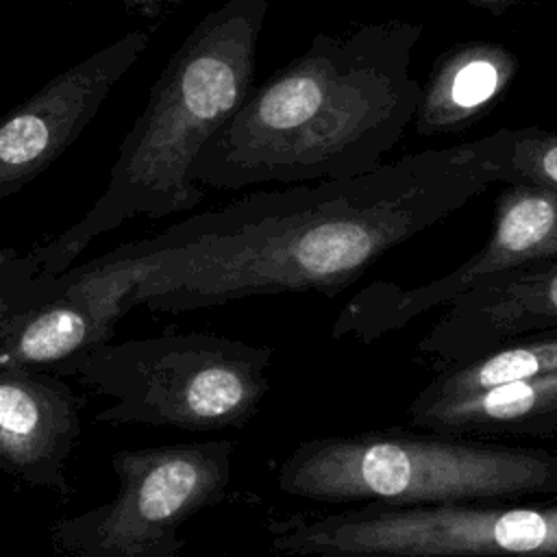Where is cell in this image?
<instances>
[{
  "label": "cell",
  "mask_w": 557,
  "mask_h": 557,
  "mask_svg": "<svg viewBox=\"0 0 557 557\" xmlns=\"http://www.w3.org/2000/svg\"><path fill=\"white\" fill-rule=\"evenodd\" d=\"M152 33L146 26L117 37L0 117V198L24 189L74 144Z\"/></svg>",
  "instance_id": "10"
},
{
  "label": "cell",
  "mask_w": 557,
  "mask_h": 557,
  "mask_svg": "<svg viewBox=\"0 0 557 557\" xmlns=\"http://www.w3.org/2000/svg\"><path fill=\"white\" fill-rule=\"evenodd\" d=\"M115 2L124 4L133 13H139L141 17L154 20V17H161L170 7L178 4L181 0H115Z\"/></svg>",
  "instance_id": "17"
},
{
  "label": "cell",
  "mask_w": 557,
  "mask_h": 557,
  "mask_svg": "<svg viewBox=\"0 0 557 557\" xmlns=\"http://www.w3.org/2000/svg\"><path fill=\"white\" fill-rule=\"evenodd\" d=\"M550 372H557V329L516 339L472 361L440 370L413 400L429 403L461 396Z\"/></svg>",
  "instance_id": "15"
},
{
  "label": "cell",
  "mask_w": 557,
  "mask_h": 557,
  "mask_svg": "<svg viewBox=\"0 0 557 557\" xmlns=\"http://www.w3.org/2000/svg\"><path fill=\"white\" fill-rule=\"evenodd\" d=\"M455 2H463V4H470L474 9H483L492 15H503L509 9L518 7L522 0H455Z\"/></svg>",
  "instance_id": "18"
},
{
  "label": "cell",
  "mask_w": 557,
  "mask_h": 557,
  "mask_svg": "<svg viewBox=\"0 0 557 557\" xmlns=\"http://www.w3.org/2000/svg\"><path fill=\"white\" fill-rule=\"evenodd\" d=\"M83 407L85 398L48 368H0V472L67 500Z\"/></svg>",
  "instance_id": "12"
},
{
  "label": "cell",
  "mask_w": 557,
  "mask_h": 557,
  "mask_svg": "<svg viewBox=\"0 0 557 557\" xmlns=\"http://www.w3.org/2000/svg\"><path fill=\"white\" fill-rule=\"evenodd\" d=\"M518 54L496 41L446 48L422 85L413 126L422 137L455 135L487 115L518 76Z\"/></svg>",
  "instance_id": "13"
},
{
  "label": "cell",
  "mask_w": 557,
  "mask_h": 557,
  "mask_svg": "<svg viewBox=\"0 0 557 557\" xmlns=\"http://www.w3.org/2000/svg\"><path fill=\"white\" fill-rule=\"evenodd\" d=\"M233 450L231 440H209L115 453V496L54 520V550L61 557H181L178 531L224 498Z\"/></svg>",
  "instance_id": "7"
},
{
  "label": "cell",
  "mask_w": 557,
  "mask_h": 557,
  "mask_svg": "<svg viewBox=\"0 0 557 557\" xmlns=\"http://www.w3.org/2000/svg\"><path fill=\"white\" fill-rule=\"evenodd\" d=\"M544 259H557V194L509 183L496 196L492 231L481 250L453 272L416 287L385 281L363 287L337 315L333 337L374 342L492 276Z\"/></svg>",
  "instance_id": "9"
},
{
  "label": "cell",
  "mask_w": 557,
  "mask_h": 557,
  "mask_svg": "<svg viewBox=\"0 0 557 557\" xmlns=\"http://www.w3.org/2000/svg\"><path fill=\"white\" fill-rule=\"evenodd\" d=\"M511 152L500 183H527L557 194V133L540 126L511 128Z\"/></svg>",
  "instance_id": "16"
},
{
  "label": "cell",
  "mask_w": 557,
  "mask_h": 557,
  "mask_svg": "<svg viewBox=\"0 0 557 557\" xmlns=\"http://www.w3.org/2000/svg\"><path fill=\"white\" fill-rule=\"evenodd\" d=\"M511 146V128H498L352 178L255 191L124 244L131 307L178 313L250 296H337L385 252L500 183Z\"/></svg>",
  "instance_id": "1"
},
{
  "label": "cell",
  "mask_w": 557,
  "mask_h": 557,
  "mask_svg": "<svg viewBox=\"0 0 557 557\" xmlns=\"http://www.w3.org/2000/svg\"><path fill=\"white\" fill-rule=\"evenodd\" d=\"M133 289L135 272L122 246L65 272L0 248V368H48L111 342Z\"/></svg>",
  "instance_id": "8"
},
{
  "label": "cell",
  "mask_w": 557,
  "mask_h": 557,
  "mask_svg": "<svg viewBox=\"0 0 557 557\" xmlns=\"http://www.w3.org/2000/svg\"><path fill=\"white\" fill-rule=\"evenodd\" d=\"M422 30L420 22L389 17L318 33L209 137L191 178L244 189L376 170L413 124L422 83L411 61Z\"/></svg>",
  "instance_id": "2"
},
{
  "label": "cell",
  "mask_w": 557,
  "mask_h": 557,
  "mask_svg": "<svg viewBox=\"0 0 557 557\" xmlns=\"http://www.w3.org/2000/svg\"><path fill=\"white\" fill-rule=\"evenodd\" d=\"M409 420L446 435L546 437L557 433V372L429 403L411 400Z\"/></svg>",
  "instance_id": "14"
},
{
  "label": "cell",
  "mask_w": 557,
  "mask_h": 557,
  "mask_svg": "<svg viewBox=\"0 0 557 557\" xmlns=\"http://www.w3.org/2000/svg\"><path fill=\"white\" fill-rule=\"evenodd\" d=\"M276 485L318 503H509L557 496V455L433 431L313 437L281 461Z\"/></svg>",
  "instance_id": "4"
},
{
  "label": "cell",
  "mask_w": 557,
  "mask_h": 557,
  "mask_svg": "<svg viewBox=\"0 0 557 557\" xmlns=\"http://www.w3.org/2000/svg\"><path fill=\"white\" fill-rule=\"evenodd\" d=\"M418 342L431 366L446 370L516 339L557 329V259L507 270L444 305Z\"/></svg>",
  "instance_id": "11"
},
{
  "label": "cell",
  "mask_w": 557,
  "mask_h": 557,
  "mask_svg": "<svg viewBox=\"0 0 557 557\" xmlns=\"http://www.w3.org/2000/svg\"><path fill=\"white\" fill-rule=\"evenodd\" d=\"M270 2L226 0L191 28L122 139L104 191L76 224L28 250L35 263L65 272L96 237L122 222L165 218L202 202L205 187L191 178V163L252 91Z\"/></svg>",
  "instance_id": "3"
},
{
  "label": "cell",
  "mask_w": 557,
  "mask_h": 557,
  "mask_svg": "<svg viewBox=\"0 0 557 557\" xmlns=\"http://www.w3.org/2000/svg\"><path fill=\"white\" fill-rule=\"evenodd\" d=\"M268 346L213 333L165 331L154 337L102 342L50 372L109 396L96 422L215 431L246 424L270 389Z\"/></svg>",
  "instance_id": "5"
},
{
  "label": "cell",
  "mask_w": 557,
  "mask_h": 557,
  "mask_svg": "<svg viewBox=\"0 0 557 557\" xmlns=\"http://www.w3.org/2000/svg\"><path fill=\"white\" fill-rule=\"evenodd\" d=\"M283 557H557V503H366L268 524Z\"/></svg>",
  "instance_id": "6"
}]
</instances>
